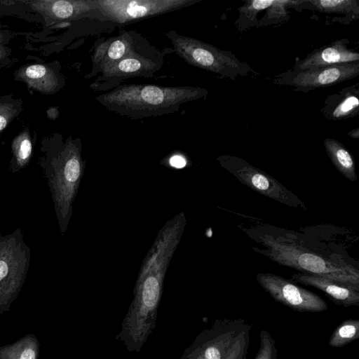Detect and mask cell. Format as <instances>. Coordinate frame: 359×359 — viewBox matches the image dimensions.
<instances>
[{
    "instance_id": "1",
    "label": "cell",
    "mask_w": 359,
    "mask_h": 359,
    "mask_svg": "<svg viewBox=\"0 0 359 359\" xmlns=\"http://www.w3.org/2000/svg\"><path fill=\"white\" fill-rule=\"evenodd\" d=\"M182 235L177 226L165 224L144 259L133 299L116 337L129 353H139L156 327L166 271Z\"/></svg>"
},
{
    "instance_id": "2",
    "label": "cell",
    "mask_w": 359,
    "mask_h": 359,
    "mask_svg": "<svg viewBox=\"0 0 359 359\" xmlns=\"http://www.w3.org/2000/svg\"><path fill=\"white\" fill-rule=\"evenodd\" d=\"M208 90L196 86L121 85L97 95L108 110L130 118L156 117L177 112L184 103L205 98Z\"/></svg>"
},
{
    "instance_id": "3",
    "label": "cell",
    "mask_w": 359,
    "mask_h": 359,
    "mask_svg": "<svg viewBox=\"0 0 359 359\" xmlns=\"http://www.w3.org/2000/svg\"><path fill=\"white\" fill-rule=\"evenodd\" d=\"M264 253L280 265L297 270L301 273L322 276L359 291V271L351 266L336 262L297 244L264 235Z\"/></svg>"
},
{
    "instance_id": "4",
    "label": "cell",
    "mask_w": 359,
    "mask_h": 359,
    "mask_svg": "<svg viewBox=\"0 0 359 359\" xmlns=\"http://www.w3.org/2000/svg\"><path fill=\"white\" fill-rule=\"evenodd\" d=\"M174 52L191 66L206 70L221 78L235 80L253 72L250 66L234 54L222 50L199 39L179 34L175 30L165 34Z\"/></svg>"
},
{
    "instance_id": "5",
    "label": "cell",
    "mask_w": 359,
    "mask_h": 359,
    "mask_svg": "<svg viewBox=\"0 0 359 359\" xmlns=\"http://www.w3.org/2000/svg\"><path fill=\"white\" fill-rule=\"evenodd\" d=\"M83 170L80 143L70 141L45 174L55 203L61 231L65 232L72 215Z\"/></svg>"
},
{
    "instance_id": "6",
    "label": "cell",
    "mask_w": 359,
    "mask_h": 359,
    "mask_svg": "<svg viewBox=\"0 0 359 359\" xmlns=\"http://www.w3.org/2000/svg\"><path fill=\"white\" fill-rule=\"evenodd\" d=\"M164 55L148 43L117 62L106 67L90 84L94 90H112L128 79L152 77L163 66Z\"/></svg>"
},
{
    "instance_id": "7",
    "label": "cell",
    "mask_w": 359,
    "mask_h": 359,
    "mask_svg": "<svg viewBox=\"0 0 359 359\" xmlns=\"http://www.w3.org/2000/svg\"><path fill=\"white\" fill-rule=\"evenodd\" d=\"M17 233L0 239V315L9 311L24 284L29 249Z\"/></svg>"
},
{
    "instance_id": "8",
    "label": "cell",
    "mask_w": 359,
    "mask_h": 359,
    "mask_svg": "<svg viewBox=\"0 0 359 359\" xmlns=\"http://www.w3.org/2000/svg\"><path fill=\"white\" fill-rule=\"evenodd\" d=\"M201 0H96L95 18L118 25L191 6Z\"/></svg>"
},
{
    "instance_id": "9",
    "label": "cell",
    "mask_w": 359,
    "mask_h": 359,
    "mask_svg": "<svg viewBox=\"0 0 359 359\" xmlns=\"http://www.w3.org/2000/svg\"><path fill=\"white\" fill-rule=\"evenodd\" d=\"M217 161L241 184L257 193L285 205L307 210L304 203L280 182L245 160L225 154L217 157Z\"/></svg>"
},
{
    "instance_id": "10",
    "label": "cell",
    "mask_w": 359,
    "mask_h": 359,
    "mask_svg": "<svg viewBox=\"0 0 359 359\" xmlns=\"http://www.w3.org/2000/svg\"><path fill=\"white\" fill-rule=\"evenodd\" d=\"M252 326L243 319H217L199 333L183 354L202 359H224L238 336Z\"/></svg>"
},
{
    "instance_id": "11",
    "label": "cell",
    "mask_w": 359,
    "mask_h": 359,
    "mask_svg": "<svg viewBox=\"0 0 359 359\" xmlns=\"http://www.w3.org/2000/svg\"><path fill=\"white\" fill-rule=\"evenodd\" d=\"M358 75L359 62H355L303 70L290 69L277 76L274 83L306 93L338 84Z\"/></svg>"
},
{
    "instance_id": "12",
    "label": "cell",
    "mask_w": 359,
    "mask_h": 359,
    "mask_svg": "<svg viewBox=\"0 0 359 359\" xmlns=\"http://www.w3.org/2000/svg\"><path fill=\"white\" fill-rule=\"evenodd\" d=\"M256 278L261 287L276 302L299 312L318 313L328 309L317 294L271 273H259Z\"/></svg>"
},
{
    "instance_id": "13",
    "label": "cell",
    "mask_w": 359,
    "mask_h": 359,
    "mask_svg": "<svg viewBox=\"0 0 359 359\" xmlns=\"http://www.w3.org/2000/svg\"><path fill=\"white\" fill-rule=\"evenodd\" d=\"M149 41L135 31L123 30L95 46L91 55L92 69L88 79L147 44Z\"/></svg>"
},
{
    "instance_id": "14",
    "label": "cell",
    "mask_w": 359,
    "mask_h": 359,
    "mask_svg": "<svg viewBox=\"0 0 359 359\" xmlns=\"http://www.w3.org/2000/svg\"><path fill=\"white\" fill-rule=\"evenodd\" d=\"M348 42L347 39H339L328 45L316 48L305 58L297 61L292 69L303 70L359 62L358 52L349 48Z\"/></svg>"
},
{
    "instance_id": "15",
    "label": "cell",
    "mask_w": 359,
    "mask_h": 359,
    "mask_svg": "<svg viewBox=\"0 0 359 359\" xmlns=\"http://www.w3.org/2000/svg\"><path fill=\"white\" fill-rule=\"evenodd\" d=\"M36 11L55 20H71L95 17L96 0H57L31 2Z\"/></svg>"
},
{
    "instance_id": "16",
    "label": "cell",
    "mask_w": 359,
    "mask_h": 359,
    "mask_svg": "<svg viewBox=\"0 0 359 359\" xmlns=\"http://www.w3.org/2000/svg\"><path fill=\"white\" fill-rule=\"evenodd\" d=\"M291 280L321 290L338 306L349 307L359 305V291L330 279L299 273L293 274Z\"/></svg>"
},
{
    "instance_id": "17",
    "label": "cell",
    "mask_w": 359,
    "mask_h": 359,
    "mask_svg": "<svg viewBox=\"0 0 359 359\" xmlns=\"http://www.w3.org/2000/svg\"><path fill=\"white\" fill-rule=\"evenodd\" d=\"M324 117L331 121L353 118L359 113V84L355 83L328 95L320 109Z\"/></svg>"
},
{
    "instance_id": "18",
    "label": "cell",
    "mask_w": 359,
    "mask_h": 359,
    "mask_svg": "<svg viewBox=\"0 0 359 359\" xmlns=\"http://www.w3.org/2000/svg\"><path fill=\"white\" fill-rule=\"evenodd\" d=\"M17 76L36 90L44 93L55 91L58 86V79L54 71L43 65H32L21 68Z\"/></svg>"
},
{
    "instance_id": "19",
    "label": "cell",
    "mask_w": 359,
    "mask_h": 359,
    "mask_svg": "<svg viewBox=\"0 0 359 359\" xmlns=\"http://www.w3.org/2000/svg\"><path fill=\"white\" fill-rule=\"evenodd\" d=\"M325 151L335 168L351 182L357 180L355 164L349 151L338 140L325 138L323 140Z\"/></svg>"
},
{
    "instance_id": "20",
    "label": "cell",
    "mask_w": 359,
    "mask_h": 359,
    "mask_svg": "<svg viewBox=\"0 0 359 359\" xmlns=\"http://www.w3.org/2000/svg\"><path fill=\"white\" fill-rule=\"evenodd\" d=\"M40 343L34 334H27L16 341L0 346V359H38Z\"/></svg>"
},
{
    "instance_id": "21",
    "label": "cell",
    "mask_w": 359,
    "mask_h": 359,
    "mask_svg": "<svg viewBox=\"0 0 359 359\" xmlns=\"http://www.w3.org/2000/svg\"><path fill=\"white\" fill-rule=\"evenodd\" d=\"M300 5L320 13L342 14L349 20L359 18L358 0H304Z\"/></svg>"
},
{
    "instance_id": "22",
    "label": "cell",
    "mask_w": 359,
    "mask_h": 359,
    "mask_svg": "<svg viewBox=\"0 0 359 359\" xmlns=\"http://www.w3.org/2000/svg\"><path fill=\"white\" fill-rule=\"evenodd\" d=\"M274 0H247L238 9V17L235 21V26L240 32L257 26L258 13L267 9Z\"/></svg>"
},
{
    "instance_id": "23",
    "label": "cell",
    "mask_w": 359,
    "mask_h": 359,
    "mask_svg": "<svg viewBox=\"0 0 359 359\" xmlns=\"http://www.w3.org/2000/svg\"><path fill=\"white\" fill-rule=\"evenodd\" d=\"M359 338V320L348 319L339 325L331 334L328 344L341 348Z\"/></svg>"
},
{
    "instance_id": "24",
    "label": "cell",
    "mask_w": 359,
    "mask_h": 359,
    "mask_svg": "<svg viewBox=\"0 0 359 359\" xmlns=\"http://www.w3.org/2000/svg\"><path fill=\"white\" fill-rule=\"evenodd\" d=\"M302 1L274 0L273 3L266 9L262 18L258 20V27L286 21L289 18L287 8L300 5Z\"/></svg>"
},
{
    "instance_id": "25",
    "label": "cell",
    "mask_w": 359,
    "mask_h": 359,
    "mask_svg": "<svg viewBox=\"0 0 359 359\" xmlns=\"http://www.w3.org/2000/svg\"><path fill=\"white\" fill-rule=\"evenodd\" d=\"M32 150V145L29 133L25 130L17 136L13 142V151L19 168L25 166L28 163Z\"/></svg>"
},
{
    "instance_id": "26",
    "label": "cell",
    "mask_w": 359,
    "mask_h": 359,
    "mask_svg": "<svg viewBox=\"0 0 359 359\" xmlns=\"http://www.w3.org/2000/svg\"><path fill=\"white\" fill-rule=\"evenodd\" d=\"M259 339V348L254 359H280L276 341L269 332L262 330Z\"/></svg>"
},
{
    "instance_id": "27",
    "label": "cell",
    "mask_w": 359,
    "mask_h": 359,
    "mask_svg": "<svg viewBox=\"0 0 359 359\" xmlns=\"http://www.w3.org/2000/svg\"><path fill=\"white\" fill-rule=\"evenodd\" d=\"M252 327L241 333L226 353L224 359H246Z\"/></svg>"
},
{
    "instance_id": "28",
    "label": "cell",
    "mask_w": 359,
    "mask_h": 359,
    "mask_svg": "<svg viewBox=\"0 0 359 359\" xmlns=\"http://www.w3.org/2000/svg\"><path fill=\"white\" fill-rule=\"evenodd\" d=\"M15 113L16 110L13 105L0 102V132L6 128Z\"/></svg>"
},
{
    "instance_id": "29",
    "label": "cell",
    "mask_w": 359,
    "mask_h": 359,
    "mask_svg": "<svg viewBox=\"0 0 359 359\" xmlns=\"http://www.w3.org/2000/svg\"><path fill=\"white\" fill-rule=\"evenodd\" d=\"M170 164L172 167L182 168L186 166L187 160L181 155H174L170 158Z\"/></svg>"
},
{
    "instance_id": "30",
    "label": "cell",
    "mask_w": 359,
    "mask_h": 359,
    "mask_svg": "<svg viewBox=\"0 0 359 359\" xmlns=\"http://www.w3.org/2000/svg\"><path fill=\"white\" fill-rule=\"evenodd\" d=\"M348 135L351 137L352 138L358 139L359 138V128H356L352 130H351Z\"/></svg>"
},
{
    "instance_id": "31",
    "label": "cell",
    "mask_w": 359,
    "mask_h": 359,
    "mask_svg": "<svg viewBox=\"0 0 359 359\" xmlns=\"http://www.w3.org/2000/svg\"><path fill=\"white\" fill-rule=\"evenodd\" d=\"M5 55H6L5 50L2 47H0V59L4 57L5 56Z\"/></svg>"
}]
</instances>
